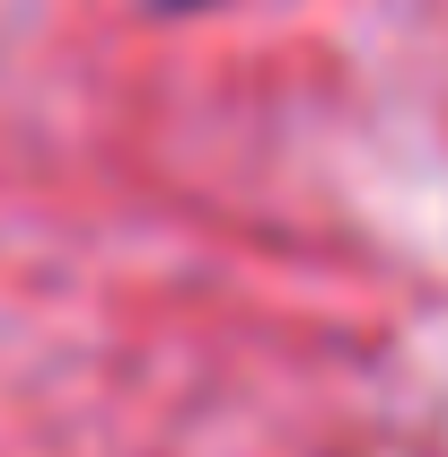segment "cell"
I'll use <instances>...</instances> for the list:
<instances>
[{"label":"cell","mask_w":448,"mask_h":457,"mask_svg":"<svg viewBox=\"0 0 448 457\" xmlns=\"http://www.w3.org/2000/svg\"><path fill=\"white\" fill-rule=\"evenodd\" d=\"M159 9H185V0H159Z\"/></svg>","instance_id":"1"}]
</instances>
